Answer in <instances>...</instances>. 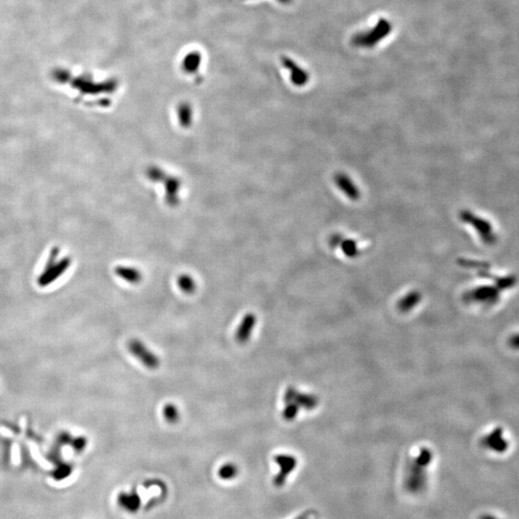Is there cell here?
<instances>
[{"mask_svg":"<svg viewBox=\"0 0 519 519\" xmlns=\"http://www.w3.org/2000/svg\"><path fill=\"white\" fill-rule=\"evenodd\" d=\"M433 452L429 448L423 447L417 455L410 460L408 463L404 486L410 493H422L427 487L428 475L427 469L433 461Z\"/></svg>","mask_w":519,"mask_h":519,"instance_id":"obj_1","label":"cell"},{"mask_svg":"<svg viewBox=\"0 0 519 519\" xmlns=\"http://www.w3.org/2000/svg\"><path fill=\"white\" fill-rule=\"evenodd\" d=\"M460 218L464 223L471 226L484 243L488 245L495 243L497 237L493 230V226L486 218L477 216L467 210H463L460 213Z\"/></svg>","mask_w":519,"mask_h":519,"instance_id":"obj_2","label":"cell"},{"mask_svg":"<svg viewBox=\"0 0 519 519\" xmlns=\"http://www.w3.org/2000/svg\"><path fill=\"white\" fill-rule=\"evenodd\" d=\"M463 299L468 304L493 306L500 299V290L495 286H480L467 290Z\"/></svg>","mask_w":519,"mask_h":519,"instance_id":"obj_3","label":"cell"},{"mask_svg":"<svg viewBox=\"0 0 519 519\" xmlns=\"http://www.w3.org/2000/svg\"><path fill=\"white\" fill-rule=\"evenodd\" d=\"M284 403L294 405L300 412L301 410H314L318 407L320 400L313 394L298 392L295 387H288L284 394Z\"/></svg>","mask_w":519,"mask_h":519,"instance_id":"obj_4","label":"cell"},{"mask_svg":"<svg viewBox=\"0 0 519 519\" xmlns=\"http://www.w3.org/2000/svg\"><path fill=\"white\" fill-rule=\"evenodd\" d=\"M128 350L134 357H136L144 367L149 369H156L160 367L159 357L140 340L137 339L131 340L128 343Z\"/></svg>","mask_w":519,"mask_h":519,"instance_id":"obj_5","label":"cell"},{"mask_svg":"<svg viewBox=\"0 0 519 519\" xmlns=\"http://www.w3.org/2000/svg\"><path fill=\"white\" fill-rule=\"evenodd\" d=\"M274 462L279 465L280 471L274 477V486L282 487L287 482L288 476L296 469L297 460L296 457L288 454H279L274 457Z\"/></svg>","mask_w":519,"mask_h":519,"instance_id":"obj_6","label":"cell"},{"mask_svg":"<svg viewBox=\"0 0 519 519\" xmlns=\"http://www.w3.org/2000/svg\"><path fill=\"white\" fill-rule=\"evenodd\" d=\"M483 447L495 453H505L509 449V441L504 438L503 428L497 427L481 439Z\"/></svg>","mask_w":519,"mask_h":519,"instance_id":"obj_7","label":"cell"},{"mask_svg":"<svg viewBox=\"0 0 519 519\" xmlns=\"http://www.w3.org/2000/svg\"><path fill=\"white\" fill-rule=\"evenodd\" d=\"M335 184L346 197L352 201H357L360 197L359 188L353 182L351 178L344 172H339L334 178Z\"/></svg>","mask_w":519,"mask_h":519,"instance_id":"obj_8","label":"cell"},{"mask_svg":"<svg viewBox=\"0 0 519 519\" xmlns=\"http://www.w3.org/2000/svg\"><path fill=\"white\" fill-rule=\"evenodd\" d=\"M257 323V317L252 312L246 313L242 320L240 321V325L237 329L236 332V340L240 344H245L247 343L252 335V331L255 328Z\"/></svg>","mask_w":519,"mask_h":519,"instance_id":"obj_9","label":"cell"},{"mask_svg":"<svg viewBox=\"0 0 519 519\" xmlns=\"http://www.w3.org/2000/svg\"><path fill=\"white\" fill-rule=\"evenodd\" d=\"M118 503L123 510L131 513H135L140 510L142 501L141 497L135 491L120 492L118 496Z\"/></svg>","mask_w":519,"mask_h":519,"instance_id":"obj_10","label":"cell"},{"mask_svg":"<svg viewBox=\"0 0 519 519\" xmlns=\"http://www.w3.org/2000/svg\"><path fill=\"white\" fill-rule=\"evenodd\" d=\"M342 239L343 238L340 235L333 237L331 239V244L333 246L340 245L343 253L348 258H356L357 256H359V247H358V244L355 240H350V239L342 240Z\"/></svg>","mask_w":519,"mask_h":519,"instance_id":"obj_11","label":"cell"},{"mask_svg":"<svg viewBox=\"0 0 519 519\" xmlns=\"http://www.w3.org/2000/svg\"><path fill=\"white\" fill-rule=\"evenodd\" d=\"M421 294L418 290H412L403 296L397 304V308L402 312H408L415 309L421 301Z\"/></svg>","mask_w":519,"mask_h":519,"instance_id":"obj_12","label":"cell"},{"mask_svg":"<svg viewBox=\"0 0 519 519\" xmlns=\"http://www.w3.org/2000/svg\"><path fill=\"white\" fill-rule=\"evenodd\" d=\"M116 273L120 276L121 279L125 280L129 283L137 284L142 281V273L140 270L134 267H128V266H119L116 268Z\"/></svg>","mask_w":519,"mask_h":519,"instance_id":"obj_13","label":"cell"},{"mask_svg":"<svg viewBox=\"0 0 519 519\" xmlns=\"http://www.w3.org/2000/svg\"><path fill=\"white\" fill-rule=\"evenodd\" d=\"M178 286L184 291L185 294H188V295L193 294L196 289V284H195L194 280L188 274H182L179 276Z\"/></svg>","mask_w":519,"mask_h":519,"instance_id":"obj_14","label":"cell"},{"mask_svg":"<svg viewBox=\"0 0 519 519\" xmlns=\"http://www.w3.org/2000/svg\"><path fill=\"white\" fill-rule=\"evenodd\" d=\"M163 414L166 418V420L169 423L174 424L179 421L180 419V413L178 408L176 407L172 403H168L165 405Z\"/></svg>","mask_w":519,"mask_h":519,"instance_id":"obj_15","label":"cell"},{"mask_svg":"<svg viewBox=\"0 0 519 519\" xmlns=\"http://www.w3.org/2000/svg\"><path fill=\"white\" fill-rule=\"evenodd\" d=\"M239 473V469L236 464L234 463H225L222 466H220L218 470V476L222 480L234 479Z\"/></svg>","mask_w":519,"mask_h":519,"instance_id":"obj_16","label":"cell"},{"mask_svg":"<svg viewBox=\"0 0 519 519\" xmlns=\"http://www.w3.org/2000/svg\"><path fill=\"white\" fill-rule=\"evenodd\" d=\"M493 280H494V283H495L496 288H498L499 290L513 288L516 285V283H517V278L515 276L494 277Z\"/></svg>","mask_w":519,"mask_h":519,"instance_id":"obj_17","label":"cell"},{"mask_svg":"<svg viewBox=\"0 0 519 519\" xmlns=\"http://www.w3.org/2000/svg\"><path fill=\"white\" fill-rule=\"evenodd\" d=\"M72 471V467L69 464H62L61 467L55 470L54 477L57 480H63L66 478L69 475H71Z\"/></svg>","mask_w":519,"mask_h":519,"instance_id":"obj_18","label":"cell"},{"mask_svg":"<svg viewBox=\"0 0 519 519\" xmlns=\"http://www.w3.org/2000/svg\"><path fill=\"white\" fill-rule=\"evenodd\" d=\"M72 444H73V448H74V450L76 452H81V451H83L86 448L87 439L84 438V437H79V438L74 439Z\"/></svg>","mask_w":519,"mask_h":519,"instance_id":"obj_19","label":"cell"},{"mask_svg":"<svg viewBox=\"0 0 519 519\" xmlns=\"http://www.w3.org/2000/svg\"><path fill=\"white\" fill-rule=\"evenodd\" d=\"M509 345L512 349L519 350V333L511 335V337L509 339Z\"/></svg>","mask_w":519,"mask_h":519,"instance_id":"obj_20","label":"cell"},{"mask_svg":"<svg viewBox=\"0 0 519 519\" xmlns=\"http://www.w3.org/2000/svg\"><path fill=\"white\" fill-rule=\"evenodd\" d=\"M311 511H306V512H304L302 514H300V515H299L298 517H296V519H309L310 518V516H311Z\"/></svg>","mask_w":519,"mask_h":519,"instance_id":"obj_21","label":"cell"},{"mask_svg":"<svg viewBox=\"0 0 519 519\" xmlns=\"http://www.w3.org/2000/svg\"><path fill=\"white\" fill-rule=\"evenodd\" d=\"M482 519H497V518H495V517H493V516H489V515H486V516H483V517H482Z\"/></svg>","mask_w":519,"mask_h":519,"instance_id":"obj_22","label":"cell"}]
</instances>
